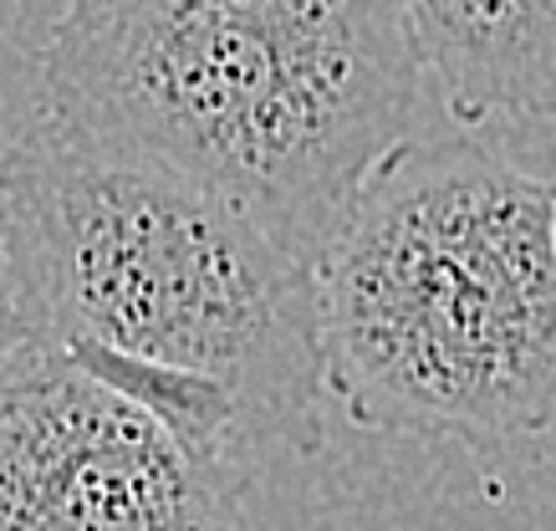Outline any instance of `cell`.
Instances as JSON below:
<instances>
[{
  "instance_id": "obj_2",
  "label": "cell",
  "mask_w": 556,
  "mask_h": 531,
  "mask_svg": "<svg viewBox=\"0 0 556 531\" xmlns=\"http://www.w3.org/2000/svg\"><path fill=\"white\" fill-rule=\"evenodd\" d=\"M419 77L404 0H67L41 47L51 123L200 179L312 266Z\"/></svg>"
},
{
  "instance_id": "obj_3",
  "label": "cell",
  "mask_w": 556,
  "mask_h": 531,
  "mask_svg": "<svg viewBox=\"0 0 556 531\" xmlns=\"http://www.w3.org/2000/svg\"><path fill=\"white\" fill-rule=\"evenodd\" d=\"M312 276L321 394L357 429L495 450L556 419V179L404 138Z\"/></svg>"
},
{
  "instance_id": "obj_5",
  "label": "cell",
  "mask_w": 556,
  "mask_h": 531,
  "mask_svg": "<svg viewBox=\"0 0 556 531\" xmlns=\"http://www.w3.org/2000/svg\"><path fill=\"white\" fill-rule=\"evenodd\" d=\"M450 118H556V0H404Z\"/></svg>"
},
{
  "instance_id": "obj_4",
  "label": "cell",
  "mask_w": 556,
  "mask_h": 531,
  "mask_svg": "<svg viewBox=\"0 0 556 531\" xmlns=\"http://www.w3.org/2000/svg\"><path fill=\"white\" fill-rule=\"evenodd\" d=\"M245 480L47 343L0 374V531H240Z\"/></svg>"
},
{
  "instance_id": "obj_1",
  "label": "cell",
  "mask_w": 556,
  "mask_h": 531,
  "mask_svg": "<svg viewBox=\"0 0 556 531\" xmlns=\"http://www.w3.org/2000/svg\"><path fill=\"white\" fill-rule=\"evenodd\" d=\"M0 215L36 343L245 470L321 445L317 276L245 205L36 118Z\"/></svg>"
},
{
  "instance_id": "obj_6",
  "label": "cell",
  "mask_w": 556,
  "mask_h": 531,
  "mask_svg": "<svg viewBox=\"0 0 556 531\" xmlns=\"http://www.w3.org/2000/svg\"><path fill=\"white\" fill-rule=\"evenodd\" d=\"M36 343L26 302H21V281L11 266V240H5V215H0V374Z\"/></svg>"
}]
</instances>
